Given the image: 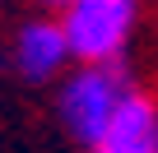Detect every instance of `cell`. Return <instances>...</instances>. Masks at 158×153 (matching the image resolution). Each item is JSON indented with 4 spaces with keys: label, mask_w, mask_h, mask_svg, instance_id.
<instances>
[{
    "label": "cell",
    "mask_w": 158,
    "mask_h": 153,
    "mask_svg": "<svg viewBox=\"0 0 158 153\" xmlns=\"http://www.w3.org/2000/svg\"><path fill=\"white\" fill-rule=\"evenodd\" d=\"M93 153H158V98L135 88Z\"/></svg>",
    "instance_id": "277c9868"
},
{
    "label": "cell",
    "mask_w": 158,
    "mask_h": 153,
    "mask_svg": "<svg viewBox=\"0 0 158 153\" xmlns=\"http://www.w3.org/2000/svg\"><path fill=\"white\" fill-rule=\"evenodd\" d=\"M42 5H47V10H65V5H70V0H42Z\"/></svg>",
    "instance_id": "5b68a950"
},
{
    "label": "cell",
    "mask_w": 158,
    "mask_h": 153,
    "mask_svg": "<svg viewBox=\"0 0 158 153\" xmlns=\"http://www.w3.org/2000/svg\"><path fill=\"white\" fill-rule=\"evenodd\" d=\"M130 93H135V84H130L126 60H116V65H79V70H70L60 79L56 116H60V125H65V135L74 144H84L93 153Z\"/></svg>",
    "instance_id": "6da1fadb"
},
{
    "label": "cell",
    "mask_w": 158,
    "mask_h": 153,
    "mask_svg": "<svg viewBox=\"0 0 158 153\" xmlns=\"http://www.w3.org/2000/svg\"><path fill=\"white\" fill-rule=\"evenodd\" d=\"M139 23V0H70L60 28L79 65H116Z\"/></svg>",
    "instance_id": "7a4b0ae2"
},
{
    "label": "cell",
    "mask_w": 158,
    "mask_h": 153,
    "mask_svg": "<svg viewBox=\"0 0 158 153\" xmlns=\"http://www.w3.org/2000/svg\"><path fill=\"white\" fill-rule=\"evenodd\" d=\"M10 60H14V74H19V79H28V84L56 79V74L74 60L60 19H28V23H19L14 46H10Z\"/></svg>",
    "instance_id": "3957f363"
}]
</instances>
